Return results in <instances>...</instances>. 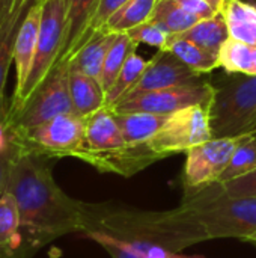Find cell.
Here are the masks:
<instances>
[{"label":"cell","instance_id":"cell-22","mask_svg":"<svg viewBox=\"0 0 256 258\" xmlns=\"http://www.w3.org/2000/svg\"><path fill=\"white\" fill-rule=\"evenodd\" d=\"M175 36L189 39L219 57V53H220L223 44L229 39V32H228L225 17L222 14H216L211 18L201 20L190 30L184 32L181 35H175Z\"/></svg>","mask_w":256,"mask_h":258},{"label":"cell","instance_id":"cell-31","mask_svg":"<svg viewBox=\"0 0 256 258\" xmlns=\"http://www.w3.org/2000/svg\"><path fill=\"white\" fill-rule=\"evenodd\" d=\"M127 2H128V0H98V5H97V8H95V12H94L92 18H91V21H89V24H88L84 33H83V36H81L80 41L77 42V45H75L72 54H74L78 48H81V47L88 42V39H91L97 32L106 29L109 20H110V18H112V17H113L125 3H127ZM72 54H71V56H72ZM69 59H71V57H69Z\"/></svg>","mask_w":256,"mask_h":258},{"label":"cell","instance_id":"cell-12","mask_svg":"<svg viewBox=\"0 0 256 258\" xmlns=\"http://www.w3.org/2000/svg\"><path fill=\"white\" fill-rule=\"evenodd\" d=\"M199 82H202L199 79V74H196L186 63H183L174 53H170L169 50H158V53L148 62V67L143 71L140 80L125 97H133L174 86L195 85Z\"/></svg>","mask_w":256,"mask_h":258},{"label":"cell","instance_id":"cell-9","mask_svg":"<svg viewBox=\"0 0 256 258\" xmlns=\"http://www.w3.org/2000/svg\"><path fill=\"white\" fill-rule=\"evenodd\" d=\"M213 139L210 106H190L169 115L161 130L149 141L151 148L163 159Z\"/></svg>","mask_w":256,"mask_h":258},{"label":"cell","instance_id":"cell-25","mask_svg":"<svg viewBox=\"0 0 256 258\" xmlns=\"http://www.w3.org/2000/svg\"><path fill=\"white\" fill-rule=\"evenodd\" d=\"M160 0H128L107 23L106 30L127 33L128 30L152 20Z\"/></svg>","mask_w":256,"mask_h":258},{"label":"cell","instance_id":"cell-20","mask_svg":"<svg viewBox=\"0 0 256 258\" xmlns=\"http://www.w3.org/2000/svg\"><path fill=\"white\" fill-rule=\"evenodd\" d=\"M229 38L256 47V5L244 0H226L222 11Z\"/></svg>","mask_w":256,"mask_h":258},{"label":"cell","instance_id":"cell-26","mask_svg":"<svg viewBox=\"0 0 256 258\" xmlns=\"http://www.w3.org/2000/svg\"><path fill=\"white\" fill-rule=\"evenodd\" d=\"M219 67L228 74L256 76V47L229 38L219 53Z\"/></svg>","mask_w":256,"mask_h":258},{"label":"cell","instance_id":"cell-36","mask_svg":"<svg viewBox=\"0 0 256 258\" xmlns=\"http://www.w3.org/2000/svg\"><path fill=\"white\" fill-rule=\"evenodd\" d=\"M26 2L29 0H0V24H3Z\"/></svg>","mask_w":256,"mask_h":258},{"label":"cell","instance_id":"cell-38","mask_svg":"<svg viewBox=\"0 0 256 258\" xmlns=\"http://www.w3.org/2000/svg\"><path fill=\"white\" fill-rule=\"evenodd\" d=\"M247 242H250V243H252V242H256V234L253 236V237H250V239H249Z\"/></svg>","mask_w":256,"mask_h":258},{"label":"cell","instance_id":"cell-30","mask_svg":"<svg viewBox=\"0 0 256 258\" xmlns=\"http://www.w3.org/2000/svg\"><path fill=\"white\" fill-rule=\"evenodd\" d=\"M256 169V133L246 135L235 153L231 157L229 165L223 171L219 178V184H225L228 181L244 177Z\"/></svg>","mask_w":256,"mask_h":258},{"label":"cell","instance_id":"cell-39","mask_svg":"<svg viewBox=\"0 0 256 258\" xmlns=\"http://www.w3.org/2000/svg\"><path fill=\"white\" fill-rule=\"evenodd\" d=\"M252 243H253V245H255V246H256V242H252Z\"/></svg>","mask_w":256,"mask_h":258},{"label":"cell","instance_id":"cell-15","mask_svg":"<svg viewBox=\"0 0 256 258\" xmlns=\"http://www.w3.org/2000/svg\"><path fill=\"white\" fill-rule=\"evenodd\" d=\"M84 236L103 246L113 258H201L181 255L154 243L119 239L103 231H89Z\"/></svg>","mask_w":256,"mask_h":258},{"label":"cell","instance_id":"cell-16","mask_svg":"<svg viewBox=\"0 0 256 258\" xmlns=\"http://www.w3.org/2000/svg\"><path fill=\"white\" fill-rule=\"evenodd\" d=\"M0 258H30L20 228V215L14 197L0 200Z\"/></svg>","mask_w":256,"mask_h":258},{"label":"cell","instance_id":"cell-19","mask_svg":"<svg viewBox=\"0 0 256 258\" xmlns=\"http://www.w3.org/2000/svg\"><path fill=\"white\" fill-rule=\"evenodd\" d=\"M116 122L124 135V139L130 145L149 142L164 125L169 115H157L146 112H115Z\"/></svg>","mask_w":256,"mask_h":258},{"label":"cell","instance_id":"cell-10","mask_svg":"<svg viewBox=\"0 0 256 258\" xmlns=\"http://www.w3.org/2000/svg\"><path fill=\"white\" fill-rule=\"evenodd\" d=\"M213 97L214 86L207 82H199L195 85L174 86L125 97L115 107H112V110L118 113L146 112L157 115H170L190 106H210Z\"/></svg>","mask_w":256,"mask_h":258},{"label":"cell","instance_id":"cell-40","mask_svg":"<svg viewBox=\"0 0 256 258\" xmlns=\"http://www.w3.org/2000/svg\"><path fill=\"white\" fill-rule=\"evenodd\" d=\"M33 2H36V0H33Z\"/></svg>","mask_w":256,"mask_h":258},{"label":"cell","instance_id":"cell-23","mask_svg":"<svg viewBox=\"0 0 256 258\" xmlns=\"http://www.w3.org/2000/svg\"><path fill=\"white\" fill-rule=\"evenodd\" d=\"M30 5H32V0L26 2L3 24H0V106L8 103L5 98V85H6L9 67L14 62L15 38L21 26V21L24 18V14Z\"/></svg>","mask_w":256,"mask_h":258},{"label":"cell","instance_id":"cell-33","mask_svg":"<svg viewBox=\"0 0 256 258\" xmlns=\"http://www.w3.org/2000/svg\"><path fill=\"white\" fill-rule=\"evenodd\" d=\"M219 184V183H217ZM220 186V194L226 197H252L256 195V169L253 172L228 181Z\"/></svg>","mask_w":256,"mask_h":258},{"label":"cell","instance_id":"cell-4","mask_svg":"<svg viewBox=\"0 0 256 258\" xmlns=\"http://www.w3.org/2000/svg\"><path fill=\"white\" fill-rule=\"evenodd\" d=\"M232 76L214 86L210 125L216 139L256 133V76Z\"/></svg>","mask_w":256,"mask_h":258},{"label":"cell","instance_id":"cell-21","mask_svg":"<svg viewBox=\"0 0 256 258\" xmlns=\"http://www.w3.org/2000/svg\"><path fill=\"white\" fill-rule=\"evenodd\" d=\"M97 5L98 0H66V29L59 60H69L77 42L83 36L95 12Z\"/></svg>","mask_w":256,"mask_h":258},{"label":"cell","instance_id":"cell-2","mask_svg":"<svg viewBox=\"0 0 256 258\" xmlns=\"http://www.w3.org/2000/svg\"><path fill=\"white\" fill-rule=\"evenodd\" d=\"M89 231L154 243L174 252L208 240L193 207L187 203L167 212L110 210L97 206L94 225Z\"/></svg>","mask_w":256,"mask_h":258},{"label":"cell","instance_id":"cell-8","mask_svg":"<svg viewBox=\"0 0 256 258\" xmlns=\"http://www.w3.org/2000/svg\"><path fill=\"white\" fill-rule=\"evenodd\" d=\"M244 136L220 139L213 138L187 151L183 175L184 200L198 195L219 181Z\"/></svg>","mask_w":256,"mask_h":258},{"label":"cell","instance_id":"cell-7","mask_svg":"<svg viewBox=\"0 0 256 258\" xmlns=\"http://www.w3.org/2000/svg\"><path fill=\"white\" fill-rule=\"evenodd\" d=\"M15 136L24 154L77 159L84 151V118L75 113L59 115Z\"/></svg>","mask_w":256,"mask_h":258},{"label":"cell","instance_id":"cell-27","mask_svg":"<svg viewBox=\"0 0 256 258\" xmlns=\"http://www.w3.org/2000/svg\"><path fill=\"white\" fill-rule=\"evenodd\" d=\"M137 42L133 41L128 33H118L103 65V71H101V77H100V83L103 86V89L107 91L113 86L115 80L118 79L125 60L128 59V56L131 53L136 51L137 48Z\"/></svg>","mask_w":256,"mask_h":258},{"label":"cell","instance_id":"cell-32","mask_svg":"<svg viewBox=\"0 0 256 258\" xmlns=\"http://www.w3.org/2000/svg\"><path fill=\"white\" fill-rule=\"evenodd\" d=\"M127 33L137 44H148L158 50H166L169 39L172 36L167 30H164L160 24H157L152 20L128 30Z\"/></svg>","mask_w":256,"mask_h":258},{"label":"cell","instance_id":"cell-11","mask_svg":"<svg viewBox=\"0 0 256 258\" xmlns=\"http://www.w3.org/2000/svg\"><path fill=\"white\" fill-rule=\"evenodd\" d=\"M77 159L94 166L100 172L133 177L163 157L151 148L149 142H146L137 145L125 144L124 147L109 151H83Z\"/></svg>","mask_w":256,"mask_h":258},{"label":"cell","instance_id":"cell-37","mask_svg":"<svg viewBox=\"0 0 256 258\" xmlns=\"http://www.w3.org/2000/svg\"><path fill=\"white\" fill-rule=\"evenodd\" d=\"M207 2L213 6L216 14H222V11L225 8V3H226V0H207Z\"/></svg>","mask_w":256,"mask_h":258},{"label":"cell","instance_id":"cell-1","mask_svg":"<svg viewBox=\"0 0 256 258\" xmlns=\"http://www.w3.org/2000/svg\"><path fill=\"white\" fill-rule=\"evenodd\" d=\"M51 160L39 154H23L14 165L8 186L18 207L20 228L30 258L62 236L86 234L95 219L97 206L74 200L57 186Z\"/></svg>","mask_w":256,"mask_h":258},{"label":"cell","instance_id":"cell-6","mask_svg":"<svg viewBox=\"0 0 256 258\" xmlns=\"http://www.w3.org/2000/svg\"><path fill=\"white\" fill-rule=\"evenodd\" d=\"M41 3L42 12L33 68L21 94L11 98L9 113H14L23 106V103L50 74L62 54L66 29V0H41Z\"/></svg>","mask_w":256,"mask_h":258},{"label":"cell","instance_id":"cell-5","mask_svg":"<svg viewBox=\"0 0 256 258\" xmlns=\"http://www.w3.org/2000/svg\"><path fill=\"white\" fill-rule=\"evenodd\" d=\"M68 79L69 62L59 60L23 106L8 115L11 128L15 133H23L59 115L74 113Z\"/></svg>","mask_w":256,"mask_h":258},{"label":"cell","instance_id":"cell-17","mask_svg":"<svg viewBox=\"0 0 256 258\" xmlns=\"http://www.w3.org/2000/svg\"><path fill=\"white\" fill-rule=\"evenodd\" d=\"M69 95L74 113L86 118L106 106V91L101 83L69 65Z\"/></svg>","mask_w":256,"mask_h":258},{"label":"cell","instance_id":"cell-35","mask_svg":"<svg viewBox=\"0 0 256 258\" xmlns=\"http://www.w3.org/2000/svg\"><path fill=\"white\" fill-rule=\"evenodd\" d=\"M180 6L199 20H207L216 15V11L207 0H177Z\"/></svg>","mask_w":256,"mask_h":258},{"label":"cell","instance_id":"cell-24","mask_svg":"<svg viewBox=\"0 0 256 258\" xmlns=\"http://www.w3.org/2000/svg\"><path fill=\"white\" fill-rule=\"evenodd\" d=\"M170 53H174L183 63H186L196 74H208L213 70L219 68V57L196 45L195 42L184 39L181 36L172 35L169 44L166 47Z\"/></svg>","mask_w":256,"mask_h":258},{"label":"cell","instance_id":"cell-28","mask_svg":"<svg viewBox=\"0 0 256 258\" xmlns=\"http://www.w3.org/2000/svg\"><path fill=\"white\" fill-rule=\"evenodd\" d=\"M148 62L149 60L143 59L136 51L128 56L118 79L115 80L113 86L106 94V107H110V109L115 107L133 89V86L140 80L143 71L146 70Z\"/></svg>","mask_w":256,"mask_h":258},{"label":"cell","instance_id":"cell-29","mask_svg":"<svg viewBox=\"0 0 256 258\" xmlns=\"http://www.w3.org/2000/svg\"><path fill=\"white\" fill-rule=\"evenodd\" d=\"M152 21L160 24L170 35H181L196 26L201 20L184 11L177 0H160Z\"/></svg>","mask_w":256,"mask_h":258},{"label":"cell","instance_id":"cell-3","mask_svg":"<svg viewBox=\"0 0 256 258\" xmlns=\"http://www.w3.org/2000/svg\"><path fill=\"white\" fill-rule=\"evenodd\" d=\"M183 203L193 207L208 240L235 237L247 242L256 234V195L226 197L216 183Z\"/></svg>","mask_w":256,"mask_h":258},{"label":"cell","instance_id":"cell-34","mask_svg":"<svg viewBox=\"0 0 256 258\" xmlns=\"http://www.w3.org/2000/svg\"><path fill=\"white\" fill-rule=\"evenodd\" d=\"M21 153H9V154H0V200L8 194V186L11 180V174L14 169V165L21 157Z\"/></svg>","mask_w":256,"mask_h":258},{"label":"cell","instance_id":"cell-13","mask_svg":"<svg viewBox=\"0 0 256 258\" xmlns=\"http://www.w3.org/2000/svg\"><path fill=\"white\" fill-rule=\"evenodd\" d=\"M41 12L42 3L41 0L32 2L27 8L21 26L18 29L15 45H14V65H15V89L12 98L18 97L24 89L36 56L38 47V33H39V23H41Z\"/></svg>","mask_w":256,"mask_h":258},{"label":"cell","instance_id":"cell-18","mask_svg":"<svg viewBox=\"0 0 256 258\" xmlns=\"http://www.w3.org/2000/svg\"><path fill=\"white\" fill-rule=\"evenodd\" d=\"M116 35L118 33L109 32L106 29L97 32L91 39H88V42L81 48H78L71 56V59L68 60L69 65L100 82L106 56H107Z\"/></svg>","mask_w":256,"mask_h":258},{"label":"cell","instance_id":"cell-14","mask_svg":"<svg viewBox=\"0 0 256 258\" xmlns=\"http://www.w3.org/2000/svg\"><path fill=\"white\" fill-rule=\"evenodd\" d=\"M127 142L110 107H101L84 118V151H109Z\"/></svg>","mask_w":256,"mask_h":258}]
</instances>
